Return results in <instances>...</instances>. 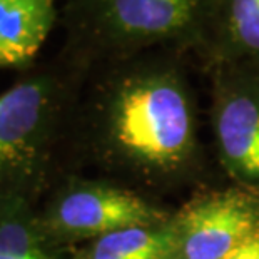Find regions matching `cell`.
<instances>
[{"mask_svg":"<svg viewBox=\"0 0 259 259\" xmlns=\"http://www.w3.org/2000/svg\"><path fill=\"white\" fill-rule=\"evenodd\" d=\"M67 259H179L174 218L152 226L114 231L89 241Z\"/></svg>","mask_w":259,"mask_h":259,"instance_id":"9","label":"cell"},{"mask_svg":"<svg viewBox=\"0 0 259 259\" xmlns=\"http://www.w3.org/2000/svg\"><path fill=\"white\" fill-rule=\"evenodd\" d=\"M218 0H65L64 24L82 65L154 49L211 52Z\"/></svg>","mask_w":259,"mask_h":259,"instance_id":"2","label":"cell"},{"mask_svg":"<svg viewBox=\"0 0 259 259\" xmlns=\"http://www.w3.org/2000/svg\"><path fill=\"white\" fill-rule=\"evenodd\" d=\"M212 129L228 172L259 189V70L214 64Z\"/></svg>","mask_w":259,"mask_h":259,"instance_id":"5","label":"cell"},{"mask_svg":"<svg viewBox=\"0 0 259 259\" xmlns=\"http://www.w3.org/2000/svg\"><path fill=\"white\" fill-rule=\"evenodd\" d=\"M174 221L179 259H226L259 231V202L244 192H218L187 204Z\"/></svg>","mask_w":259,"mask_h":259,"instance_id":"6","label":"cell"},{"mask_svg":"<svg viewBox=\"0 0 259 259\" xmlns=\"http://www.w3.org/2000/svg\"><path fill=\"white\" fill-rule=\"evenodd\" d=\"M209 57L212 64L259 70V0H218Z\"/></svg>","mask_w":259,"mask_h":259,"instance_id":"8","label":"cell"},{"mask_svg":"<svg viewBox=\"0 0 259 259\" xmlns=\"http://www.w3.org/2000/svg\"><path fill=\"white\" fill-rule=\"evenodd\" d=\"M74 99V80L60 69H40L0 94V197H30Z\"/></svg>","mask_w":259,"mask_h":259,"instance_id":"3","label":"cell"},{"mask_svg":"<svg viewBox=\"0 0 259 259\" xmlns=\"http://www.w3.org/2000/svg\"><path fill=\"white\" fill-rule=\"evenodd\" d=\"M226 259H259V231L241 242Z\"/></svg>","mask_w":259,"mask_h":259,"instance_id":"11","label":"cell"},{"mask_svg":"<svg viewBox=\"0 0 259 259\" xmlns=\"http://www.w3.org/2000/svg\"><path fill=\"white\" fill-rule=\"evenodd\" d=\"M0 259H65L44 234L30 197H0Z\"/></svg>","mask_w":259,"mask_h":259,"instance_id":"10","label":"cell"},{"mask_svg":"<svg viewBox=\"0 0 259 259\" xmlns=\"http://www.w3.org/2000/svg\"><path fill=\"white\" fill-rule=\"evenodd\" d=\"M38 224L54 246L94 241L114 231L167 221V214L122 187L74 181L37 212Z\"/></svg>","mask_w":259,"mask_h":259,"instance_id":"4","label":"cell"},{"mask_svg":"<svg viewBox=\"0 0 259 259\" xmlns=\"http://www.w3.org/2000/svg\"><path fill=\"white\" fill-rule=\"evenodd\" d=\"M146 52L111 60L87 114L96 141L120 161L167 174L196 149V104L181 65Z\"/></svg>","mask_w":259,"mask_h":259,"instance_id":"1","label":"cell"},{"mask_svg":"<svg viewBox=\"0 0 259 259\" xmlns=\"http://www.w3.org/2000/svg\"><path fill=\"white\" fill-rule=\"evenodd\" d=\"M57 17L56 0H0V67L30 65Z\"/></svg>","mask_w":259,"mask_h":259,"instance_id":"7","label":"cell"}]
</instances>
